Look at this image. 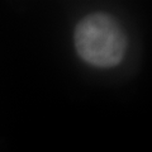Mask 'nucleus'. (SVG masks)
Returning a JSON list of instances; mask_svg holds the SVG:
<instances>
[{
  "instance_id": "f257e3e1",
  "label": "nucleus",
  "mask_w": 152,
  "mask_h": 152,
  "mask_svg": "<svg viewBox=\"0 0 152 152\" xmlns=\"http://www.w3.org/2000/svg\"><path fill=\"white\" fill-rule=\"evenodd\" d=\"M75 47L79 56L93 66L114 67L127 51V36L121 23L110 14L94 13L83 18L75 28Z\"/></svg>"
}]
</instances>
